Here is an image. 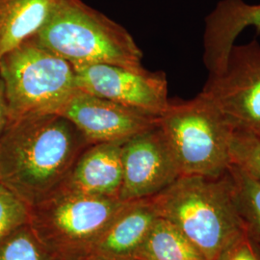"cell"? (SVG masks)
Wrapping results in <instances>:
<instances>
[{"mask_svg": "<svg viewBox=\"0 0 260 260\" xmlns=\"http://www.w3.org/2000/svg\"><path fill=\"white\" fill-rule=\"evenodd\" d=\"M89 145L60 114L9 121L0 137V183L31 207L61 188Z\"/></svg>", "mask_w": 260, "mask_h": 260, "instance_id": "6da1fadb", "label": "cell"}, {"mask_svg": "<svg viewBox=\"0 0 260 260\" xmlns=\"http://www.w3.org/2000/svg\"><path fill=\"white\" fill-rule=\"evenodd\" d=\"M158 217L175 225L207 260H217L245 234L230 171L218 177L181 176L149 198Z\"/></svg>", "mask_w": 260, "mask_h": 260, "instance_id": "7a4b0ae2", "label": "cell"}, {"mask_svg": "<svg viewBox=\"0 0 260 260\" xmlns=\"http://www.w3.org/2000/svg\"><path fill=\"white\" fill-rule=\"evenodd\" d=\"M75 68L109 64L143 69V52L129 32L82 0H64L35 36Z\"/></svg>", "mask_w": 260, "mask_h": 260, "instance_id": "3957f363", "label": "cell"}, {"mask_svg": "<svg viewBox=\"0 0 260 260\" xmlns=\"http://www.w3.org/2000/svg\"><path fill=\"white\" fill-rule=\"evenodd\" d=\"M0 78L9 121L57 113L78 89L75 67L36 37L22 42L1 57Z\"/></svg>", "mask_w": 260, "mask_h": 260, "instance_id": "277c9868", "label": "cell"}, {"mask_svg": "<svg viewBox=\"0 0 260 260\" xmlns=\"http://www.w3.org/2000/svg\"><path fill=\"white\" fill-rule=\"evenodd\" d=\"M158 124L177 156L182 176L218 177L228 173L234 129L205 93L190 101L170 100Z\"/></svg>", "mask_w": 260, "mask_h": 260, "instance_id": "5b68a950", "label": "cell"}, {"mask_svg": "<svg viewBox=\"0 0 260 260\" xmlns=\"http://www.w3.org/2000/svg\"><path fill=\"white\" fill-rule=\"evenodd\" d=\"M128 202L58 190L29 207L28 223L56 256L91 252L94 243Z\"/></svg>", "mask_w": 260, "mask_h": 260, "instance_id": "8992f818", "label": "cell"}, {"mask_svg": "<svg viewBox=\"0 0 260 260\" xmlns=\"http://www.w3.org/2000/svg\"><path fill=\"white\" fill-rule=\"evenodd\" d=\"M234 130L260 135V43L233 45L222 73L208 75L202 90Z\"/></svg>", "mask_w": 260, "mask_h": 260, "instance_id": "52a82bcc", "label": "cell"}, {"mask_svg": "<svg viewBox=\"0 0 260 260\" xmlns=\"http://www.w3.org/2000/svg\"><path fill=\"white\" fill-rule=\"evenodd\" d=\"M121 162L119 198L123 202L157 195L182 176L177 156L158 123L122 142Z\"/></svg>", "mask_w": 260, "mask_h": 260, "instance_id": "ba28073f", "label": "cell"}, {"mask_svg": "<svg viewBox=\"0 0 260 260\" xmlns=\"http://www.w3.org/2000/svg\"><path fill=\"white\" fill-rule=\"evenodd\" d=\"M77 87L143 114L159 118L169 104L165 73L109 64L75 68Z\"/></svg>", "mask_w": 260, "mask_h": 260, "instance_id": "9c48e42d", "label": "cell"}, {"mask_svg": "<svg viewBox=\"0 0 260 260\" xmlns=\"http://www.w3.org/2000/svg\"><path fill=\"white\" fill-rule=\"evenodd\" d=\"M56 114L72 121L90 144L127 139L158 123V118L80 89Z\"/></svg>", "mask_w": 260, "mask_h": 260, "instance_id": "30bf717a", "label": "cell"}, {"mask_svg": "<svg viewBox=\"0 0 260 260\" xmlns=\"http://www.w3.org/2000/svg\"><path fill=\"white\" fill-rule=\"evenodd\" d=\"M123 141L89 145L77 158L59 190L92 197L120 199L122 184L121 145Z\"/></svg>", "mask_w": 260, "mask_h": 260, "instance_id": "8fae6325", "label": "cell"}, {"mask_svg": "<svg viewBox=\"0 0 260 260\" xmlns=\"http://www.w3.org/2000/svg\"><path fill=\"white\" fill-rule=\"evenodd\" d=\"M260 32V3L221 0L205 19L204 63L208 75L223 72L235 40L245 28Z\"/></svg>", "mask_w": 260, "mask_h": 260, "instance_id": "7c38bea8", "label": "cell"}, {"mask_svg": "<svg viewBox=\"0 0 260 260\" xmlns=\"http://www.w3.org/2000/svg\"><path fill=\"white\" fill-rule=\"evenodd\" d=\"M150 199L128 202L91 250L103 260H136L140 250L157 221Z\"/></svg>", "mask_w": 260, "mask_h": 260, "instance_id": "4fadbf2b", "label": "cell"}, {"mask_svg": "<svg viewBox=\"0 0 260 260\" xmlns=\"http://www.w3.org/2000/svg\"><path fill=\"white\" fill-rule=\"evenodd\" d=\"M64 0H0V59L47 26Z\"/></svg>", "mask_w": 260, "mask_h": 260, "instance_id": "5bb4252c", "label": "cell"}, {"mask_svg": "<svg viewBox=\"0 0 260 260\" xmlns=\"http://www.w3.org/2000/svg\"><path fill=\"white\" fill-rule=\"evenodd\" d=\"M141 260H207L175 225L158 218L140 250Z\"/></svg>", "mask_w": 260, "mask_h": 260, "instance_id": "9a60e30c", "label": "cell"}, {"mask_svg": "<svg viewBox=\"0 0 260 260\" xmlns=\"http://www.w3.org/2000/svg\"><path fill=\"white\" fill-rule=\"evenodd\" d=\"M229 171L245 233L260 249V182L235 164H231Z\"/></svg>", "mask_w": 260, "mask_h": 260, "instance_id": "2e32d148", "label": "cell"}, {"mask_svg": "<svg viewBox=\"0 0 260 260\" xmlns=\"http://www.w3.org/2000/svg\"><path fill=\"white\" fill-rule=\"evenodd\" d=\"M0 260H56L26 223L0 239Z\"/></svg>", "mask_w": 260, "mask_h": 260, "instance_id": "e0dca14e", "label": "cell"}, {"mask_svg": "<svg viewBox=\"0 0 260 260\" xmlns=\"http://www.w3.org/2000/svg\"><path fill=\"white\" fill-rule=\"evenodd\" d=\"M231 160L260 182V135L247 130H234L231 141Z\"/></svg>", "mask_w": 260, "mask_h": 260, "instance_id": "ac0fdd59", "label": "cell"}, {"mask_svg": "<svg viewBox=\"0 0 260 260\" xmlns=\"http://www.w3.org/2000/svg\"><path fill=\"white\" fill-rule=\"evenodd\" d=\"M29 206L0 183V239L28 223Z\"/></svg>", "mask_w": 260, "mask_h": 260, "instance_id": "d6986e66", "label": "cell"}, {"mask_svg": "<svg viewBox=\"0 0 260 260\" xmlns=\"http://www.w3.org/2000/svg\"><path fill=\"white\" fill-rule=\"evenodd\" d=\"M217 260H260V249L245 233Z\"/></svg>", "mask_w": 260, "mask_h": 260, "instance_id": "ffe728a7", "label": "cell"}, {"mask_svg": "<svg viewBox=\"0 0 260 260\" xmlns=\"http://www.w3.org/2000/svg\"><path fill=\"white\" fill-rule=\"evenodd\" d=\"M9 122V113L6 103V98L4 93L3 84L0 78V137Z\"/></svg>", "mask_w": 260, "mask_h": 260, "instance_id": "44dd1931", "label": "cell"}, {"mask_svg": "<svg viewBox=\"0 0 260 260\" xmlns=\"http://www.w3.org/2000/svg\"><path fill=\"white\" fill-rule=\"evenodd\" d=\"M56 260H103L92 252H81L56 256Z\"/></svg>", "mask_w": 260, "mask_h": 260, "instance_id": "7402d4cb", "label": "cell"}, {"mask_svg": "<svg viewBox=\"0 0 260 260\" xmlns=\"http://www.w3.org/2000/svg\"><path fill=\"white\" fill-rule=\"evenodd\" d=\"M136 260H141V259H136Z\"/></svg>", "mask_w": 260, "mask_h": 260, "instance_id": "603a6c76", "label": "cell"}]
</instances>
